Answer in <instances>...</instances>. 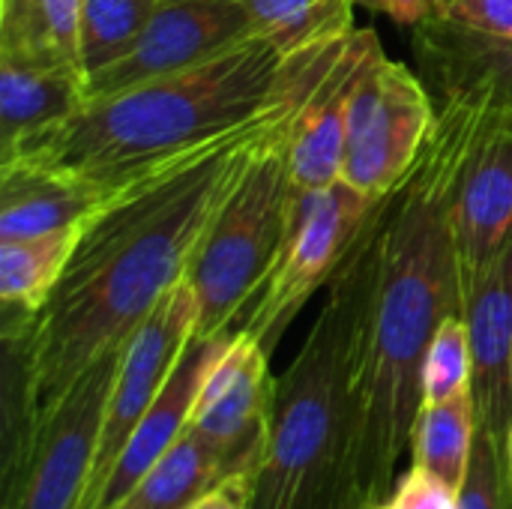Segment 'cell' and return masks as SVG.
<instances>
[{"mask_svg":"<svg viewBox=\"0 0 512 509\" xmlns=\"http://www.w3.org/2000/svg\"><path fill=\"white\" fill-rule=\"evenodd\" d=\"M330 69L264 117L120 186L81 225L45 306L36 315L6 309V432L57 402L96 360L123 348L156 303L186 279L222 201L252 159L294 123Z\"/></svg>","mask_w":512,"mask_h":509,"instance_id":"cell-1","label":"cell"},{"mask_svg":"<svg viewBox=\"0 0 512 509\" xmlns=\"http://www.w3.org/2000/svg\"><path fill=\"white\" fill-rule=\"evenodd\" d=\"M492 114L471 99H441L420 159L381 204L378 264L351 396L354 498L372 509L393 495L399 462L411 450L432 336L465 306L453 201Z\"/></svg>","mask_w":512,"mask_h":509,"instance_id":"cell-2","label":"cell"},{"mask_svg":"<svg viewBox=\"0 0 512 509\" xmlns=\"http://www.w3.org/2000/svg\"><path fill=\"white\" fill-rule=\"evenodd\" d=\"M348 39L285 54L270 39L252 36L198 66L90 96L0 165L36 162L117 192L150 168L264 117L330 69Z\"/></svg>","mask_w":512,"mask_h":509,"instance_id":"cell-3","label":"cell"},{"mask_svg":"<svg viewBox=\"0 0 512 509\" xmlns=\"http://www.w3.org/2000/svg\"><path fill=\"white\" fill-rule=\"evenodd\" d=\"M378 231L381 207L327 285L324 306L294 363L273 384L252 509H348L357 504L351 477V396L363 315L378 264Z\"/></svg>","mask_w":512,"mask_h":509,"instance_id":"cell-4","label":"cell"},{"mask_svg":"<svg viewBox=\"0 0 512 509\" xmlns=\"http://www.w3.org/2000/svg\"><path fill=\"white\" fill-rule=\"evenodd\" d=\"M291 126L252 159L189 261L186 279L198 297V339L228 333L237 315L255 303L279 258L297 195L285 159Z\"/></svg>","mask_w":512,"mask_h":509,"instance_id":"cell-5","label":"cell"},{"mask_svg":"<svg viewBox=\"0 0 512 509\" xmlns=\"http://www.w3.org/2000/svg\"><path fill=\"white\" fill-rule=\"evenodd\" d=\"M123 348L3 438L0 509H81Z\"/></svg>","mask_w":512,"mask_h":509,"instance_id":"cell-6","label":"cell"},{"mask_svg":"<svg viewBox=\"0 0 512 509\" xmlns=\"http://www.w3.org/2000/svg\"><path fill=\"white\" fill-rule=\"evenodd\" d=\"M378 207L381 201L357 192L345 180L294 195L285 243L243 324L267 354L276 351L303 306L333 282Z\"/></svg>","mask_w":512,"mask_h":509,"instance_id":"cell-7","label":"cell"},{"mask_svg":"<svg viewBox=\"0 0 512 509\" xmlns=\"http://www.w3.org/2000/svg\"><path fill=\"white\" fill-rule=\"evenodd\" d=\"M435 117L438 105L426 81L387 57L378 42L354 87L342 180L384 201L420 159Z\"/></svg>","mask_w":512,"mask_h":509,"instance_id":"cell-8","label":"cell"},{"mask_svg":"<svg viewBox=\"0 0 512 509\" xmlns=\"http://www.w3.org/2000/svg\"><path fill=\"white\" fill-rule=\"evenodd\" d=\"M195 336H198V297L192 291V282L180 279L123 345L81 509H90V504L96 501L120 453L126 450L132 432L159 399L162 387L168 384L171 372L177 369Z\"/></svg>","mask_w":512,"mask_h":509,"instance_id":"cell-9","label":"cell"},{"mask_svg":"<svg viewBox=\"0 0 512 509\" xmlns=\"http://www.w3.org/2000/svg\"><path fill=\"white\" fill-rule=\"evenodd\" d=\"M252 36L255 27L243 0H156L129 51L87 78V96L198 66Z\"/></svg>","mask_w":512,"mask_h":509,"instance_id":"cell-10","label":"cell"},{"mask_svg":"<svg viewBox=\"0 0 512 509\" xmlns=\"http://www.w3.org/2000/svg\"><path fill=\"white\" fill-rule=\"evenodd\" d=\"M273 384L276 378H270V354L264 345L243 327L231 330L201 384L189 426L234 462L252 465L264 450Z\"/></svg>","mask_w":512,"mask_h":509,"instance_id":"cell-11","label":"cell"},{"mask_svg":"<svg viewBox=\"0 0 512 509\" xmlns=\"http://www.w3.org/2000/svg\"><path fill=\"white\" fill-rule=\"evenodd\" d=\"M462 297L512 246V114L495 111L453 201Z\"/></svg>","mask_w":512,"mask_h":509,"instance_id":"cell-12","label":"cell"},{"mask_svg":"<svg viewBox=\"0 0 512 509\" xmlns=\"http://www.w3.org/2000/svg\"><path fill=\"white\" fill-rule=\"evenodd\" d=\"M411 51L438 102L471 99L512 114V39L432 12L411 27Z\"/></svg>","mask_w":512,"mask_h":509,"instance_id":"cell-13","label":"cell"},{"mask_svg":"<svg viewBox=\"0 0 512 509\" xmlns=\"http://www.w3.org/2000/svg\"><path fill=\"white\" fill-rule=\"evenodd\" d=\"M375 45L378 36L372 30H354L324 84L294 117L285 141V159L297 195L318 192L342 180L354 87Z\"/></svg>","mask_w":512,"mask_h":509,"instance_id":"cell-14","label":"cell"},{"mask_svg":"<svg viewBox=\"0 0 512 509\" xmlns=\"http://www.w3.org/2000/svg\"><path fill=\"white\" fill-rule=\"evenodd\" d=\"M462 315L471 336L477 426L507 450L512 429V246L465 294Z\"/></svg>","mask_w":512,"mask_h":509,"instance_id":"cell-15","label":"cell"},{"mask_svg":"<svg viewBox=\"0 0 512 509\" xmlns=\"http://www.w3.org/2000/svg\"><path fill=\"white\" fill-rule=\"evenodd\" d=\"M228 336H231V330L222 333V336H213V339H198V336L192 339V345L186 348L183 360L177 363V369L171 372L168 384L162 387L159 399L153 402L147 417L132 432L126 450L120 453L111 477L99 489V495L90 504V509L117 507L153 471V465L177 444V438L189 429V420H192L201 384H204L213 360L225 348Z\"/></svg>","mask_w":512,"mask_h":509,"instance_id":"cell-16","label":"cell"},{"mask_svg":"<svg viewBox=\"0 0 512 509\" xmlns=\"http://www.w3.org/2000/svg\"><path fill=\"white\" fill-rule=\"evenodd\" d=\"M114 192L36 162L0 165V240L84 225Z\"/></svg>","mask_w":512,"mask_h":509,"instance_id":"cell-17","label":"cell"},{"mask_svg":"<svg viewBox=\"0 0 512 509\" xmlns=\"http://www.w3.org/2000/svg\"><path fill=\"white\" fill-rule=\"evenodd\" d=\"M87 99V75L78 66H24L0 60V159L75 114Z\"/></svg>","mask_w":512,"mask_h":509,"instance_id":"cell-18","label":"cell"},{"mask_svg":"<svg viewBox=\"0 0 512 509\" xmlns=\"http://www.w3.org/2000/svg\"><path fill=\"white\" fill-rule=\"evenodd\" d=\"M81 12L84 0H0V60L81 69Z\"/></svg>","mask_w":512,"mask_h":509,"instance_id":"cell-19","label":"cell"},{"mask_svg":"<svg viewBox=\"0 0 512 509\" xmlns=\"http://www.w3.org/2000/svg\"><path fill=\"white\" fill-rule=\"evenodd\" d=\"M477 435V402L474 390L444 399L423 402L414 438H411V468H420L432 480L459 492Z\"/></svg>","mask_w":512,"mask_h":509,"instance_id":"cell-20","label":"cell"},{"mask_svg":"<svg viewBox=\"0 0 512 509\" xmlns=\"http://www.w3.org/2000/svg\"><path fill=\"white\" fill-rule=\"evenodd\" d=\"M81 225L39 234L0 240V300L3 309L39 312L48 294L57 288L72 249L78 243Z\"/></svg>","mask_w":512,"mask_h":509,"instance_id":"cell-21","label":"cell"},{"mask_svg":"<svg viewBox=\"0 0 512 509\" xmlns=\"http://www.w3.org/2000/svg\"><path fill=\"white\" fill-rule=\"evenodd\" d=\"M255 36L270 39L285 54H300L351 36L354 0H243Z\"/></svg>","mask_w":512,"mask_h":509,"instance_id":"cell-22","label":"cell"},{"mask_svg":"<svg viewBox=\"0 0 512 509\" xmlns=\"http://www.w3.org/2000/svg\"><path fill=\"white\" fill-rule=\"evenodd\" d=\"M156 0H84L81 12V69L96 75L129 51L144 30Z\"/></svg>","mask_w":512,"mask_h":509,"instance_id":"cell-23","label":"cell"},{"mask_svg":"<svg viewBox=\"0 0 512 509\" xmlns=\"http://www.w3.org/2000/svg\"><path fill=\"white\" fill-rule=\"evenodd\" d=\"M474 384L471 336L465 315H447L432 336L423 366V402H444L468 393Z\"/></svg>","mask_w":512,"mask_h":509,"instance_id":"cell-24","label":"cell"},{"mask_svg":"<svg viewBox=\"0 0 512 509\" xmlns=\"http://www.w3.org/2000/svg\"><path fill=\"white\" fill-rule=\"evenodd\" d=\"M453 509H512V480L507 450L477 426L474 450Z\"/></svg>","mask_w":512,"mask_h":509,"instance_id":"cell-25","label":"cell"},{"mask_svg":"<svg viewBox=\"0 0 512 509\" xmlns=\"http://www.w3.org/2000/svg\"><path fill=\"white\" fill-rule=\"evenodd\" d=\"M453 501H456V492H450L444 483L432 480L420 468H411L399 480L393 495L375 509H453Z\"/></svg>","mask_w":512,"mask_h":509,"instance_id":"cell-26","label":"cell"},{"mask_svg":"<svg viewBox=\"0 0 512 509\" xmlns=\"http://www.w3.org/2000/svg\"><path fill=\"white\" fill-rule=\"evenodd\" d=\"M444 15L512 39V0H447Z\"/></svg>","mask_w":512,"mask_h":509,"instance_id":"cell-27","label":"cell"},{"mask_svg":"<svg viewBox=\"0 0 512 509\" xmlns=\"http://www.w3.org/2000/svg\"><path fill=\"white\" fill-rule=\"evenodd\" d=\"M255 471H258V465H246V468L228 474L219 486H213L189 509H252Z\"/></svg>","mask_w":512,"mask_h":509,"instance_id":"cell-28","label":"cell"},{"mask_svg":"<svg viewBox=\"0 0 512 509\" xmlns=\"http://www.w3.org/2000/svg\"><path fill=\"white\" fill-rule=\"evenodd\" d=\"M354 6L378 12V15H387L399 27H414L417 21H423L432 12H438L435 0H354Z\"/></svg>","mask_w":512,"mask_h":509,"instance_id":"cell-29","label":"cell"},{"mask_svg":"<svg viewBox=\"0 0 512 509\" xmlns=\"http://www.w3.org/2000/svg\"><path fill=\"white\" fill-rule=\"evenodd\" d=\"M507 465H510V480H512V429H510V438H507Z\"/></svg>","mask_w":512,"mask_h":509,"instance_id":"cell-30","label":"cell"},{"mask_svg":"<svg viewBox=\"0 0 512 509\" xmlns=\"http://www.w3.org/2000/svg\"><path fill=\"white\" fill-rule=\"evenodd\" d=\"M348 509H372V507H369V504H360V501H357V504H351Z\"/></svg>","mask_w":512,"mask_h":509,"instance_id":"cell-31","label":"cell"},{"mask_svg":"<svg viewBox=\"0 0 512 509\" xmlns=\"http://www.w3.org/2000/svg\"><path fill=\"white\" fill-rule=\"evenodd\" d=\"M435 3H438V12H441V9H444V3H447V0H435Z\"/></svg>","mask_w":512,"mask_h":509,"instance_id":"cell-32","label":"cell"}]
</instances>
